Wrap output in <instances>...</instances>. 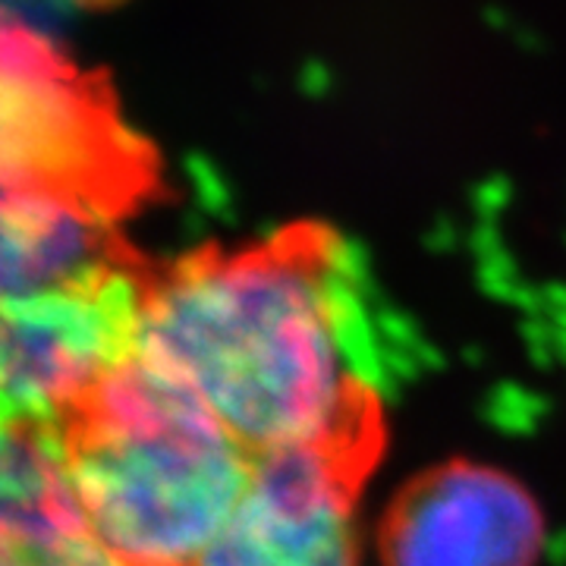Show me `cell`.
<instances>
[{
	"mask_svg": "<svg viewBox=\"0 0 566 566\" xmlns=\"http://www.w3.org/2000/svg\"><path fill=\"white\" fill-rule=\"evenodd\" d=\"M136 356L255 460L378 450V400L327 233L180 259L142 293Z\"/></svg>",
	"mask_w": 566,
	"mask_h": 566,
	"instance_id": "1",
	"label": "cell"
},
{
	"mask_svg": "<svg viewBox=\"0 0 566 566\" xmlns=\"http://www.w3.org/2000/svg\"><path fill=\"white\" fill-rule=\"evenodd\" d=\"M142 293L104 268L85 281L3 300L7 422L57 424L136 353Z\"/></svg>",
	"mask_w": 566,
	"mask_h": 566,
	"instance_id": "3",
	"label": "cell"
},
{
	"mask_svg": "<svg viewBox=\"0 0 566 566\" xmlns=\"http://www.w3.org/2000/svg\"><path fill=\"white\" fill-rule=\"evenodd\" d=\"M3 566H114L88 528H63L44 538L3 542Z\"/></svg>",
	"mask_w": 566,
	"mask_h": 566,
	"instance_id": "7",
	"label": "cell"
},
{
	"mask_svg": "<svg viewBox=\"0 0 566 566\" xmlns=\"http://www.w3.org/2000/svg\"><path fill=\"white\" fill-rule=\"evenodd\" d=\"M368 463L334 450L255 460L243 501L199 566H363L356 488Z\"/></svg>",
	"mask_w": 566,
	"mask_h": 566,
	"instance_id": "5",
	"label": "cell"
},
{
	"mask_svg": "<svg viewBox=\"0 0 566 566\" xmlns=\"http://www.w3.org/2000/svg\"><path fill=\"white\" fill-rule=\"evenodd\" d=\"M82 523L114 566H199L255 472L186 390L133 353L57 424Z\"/></svg>",
	"mask_w": 566,
	"mask_h": 566,
	"instance_id": "2",
	"label": "cell"
},
{
	"mask_svg": "<svg viewBox=\"0 0 566 566\" xmlns=\"http://www.w3.org/2000/svg\"><path fill=\"white\" fill-rule=\"evenodd\" d=\"M545 542V513L516 475L453 457L416 472L387 501L378 564L538 566Z\"/></svg>",
	"mask_w": 566,
	"mask_h": 566,
	"instance_id": "4",
	"label": "cell"
},
{
	"mask_svg": "<svg viewBox=\"0 0 566 566\" xmlns=\"http://www.w3.org/2000/svg\"><path fill=\"white\" fill-rule=\"evenodd\" d=\"M111 264L102 227L76 192L7 186L3 199V300L85 281Z\"/></svg>",
	"mask_w": 566,
	"mask_h": 566,
	"instance_id": "6",
	"label": "cell"
}]
</instances>
